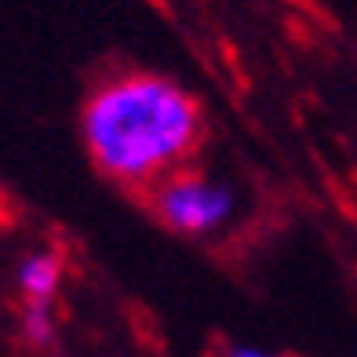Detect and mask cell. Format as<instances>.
<instances>
[{
  "mask_svg": "<svg viewBox=\"0 0 357 357\" xmlns=\"http://www.w3.org/2000/svg\"><path fill=\"white\" fill-rule=\"evenodd\" d=\"M80 139L113 183L157 186L197 150L201 109L168 77L117 73L84 99Z\"/></svg>",
  "mask_w": 357,
  "mask_h": 357,
  "instance_id": "1",
  "label": "cell"
},
{
  "mask_svg": "<svg viewBox=\"0 0 357 357\" xmlns=\"http://www.w3.org/2000/svg\"><path fill=\"white\" fill-rule=\"evenodd\" d=\"M150 204H153V215L165 226H172L175 234H193V237L215 234L237 215V197L230 186L186 172L160 178L153 186Z\"/></svg>",
  "mask_w": 357,
  "mask_h": 357,
  "instance_id": "2",
  "label": "cell"
},
{
  "mask_svg": "<svg viewBox=\"0 0 357 357\" xmlns=\"http://www.w3.org/2000/svg\"><path fill=\"white\" fill-rule=\"evenodd\" d=\"M15 284L26 303H55V291L62 284V259L52 248H37L19 259Z\"/></svg>",
  "mask_w": 357,
  "mask_h": 357,
  "instance_id": "3",
  "label": "cell"
},
{
  "mask_svg": "<svg viewBox=\"0 0 357 357\" xmlns=\"http://www.w3.org/2000/svg\"><path fill=\"white\" fill-rule=\"evenodd\" d=\"M22 335L37 347L55 339V303H26L22 306Z\"/></svg>",
  "mask_w": 357,
  "mask_h": 357,
  "instance_id": "4",
  "label": "cell"
},
{
  "mask_svg": "<svg viewBox=\"0 0 357 357\" xmlns=\"http://www.w3.org/2000/svg\"><path fill=\"white\" fill-rule=\"evenodd\" d=\"M230 357H284V354H273V350H259V347H234Z\"/></svg>",
  "mask_w": 357,
  "mask_h": 357,
  "instance_id": "5",
  "label": "cell"
}]
</instances>
